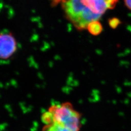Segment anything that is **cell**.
<instances>
[{
	"mask_svg": "<svg viewBox=\"0 0 131 131\" xmlns=\"http://www.w3.org/2000/svg\"><path fill=\"white\" fill-rule=\"evenodd\" d=\"M125 2L126 6L131 10V0H125Z\"/></svg>",
	"mask_w": 131,
	"mask_h": 131,
	"instance_id": "8992f818",
	"label": "cell"
},
{
	"mask_svg": "<svg viewBox=\"0 0 131 131\" xmlns=\"http://www.w3.org/2000/svg\"><path fill=\"white\" fill-rule=\"evenodd\" d=\"M87 29L91 35L97 36L101 34L103 30V28H102L101 23L98 21H97L90 23Z\"/></svg>",
	"mask_w": 131,
	"mask_h": 131,
	"instance_id": "5b68a950",
	"label": "cell"
},
{
	"mask_svg": "<svg viewBox=\"0 0 131 131\" xmlns=\"http://www.w3.org/2000/svg\"><path fill=\"white\" fill-rule=\"evenodd\" d=\"M17 42L9 32L0 33V59H10L17 50Z\"/></svg>",
	"mask_w": 131,
	"mask_h": 131,
	"instance_id": "3957f363",
	"label": "cell"
},
{
	"mask_svg": "<svg viewBox=\"0 0 131 131\" xmlns=\"http://www.w3.org/2000/svg\"><path fill=\"white\" fill-rule=\"evenodd\" d=\"M118 0H66L62 7L66 17L77 30L87 29L105 12L115 7Z\"/></svg>",
	"mask_w": 131,
	"mask_h": 131,
	"instance_id": "6da1fadb",
	"label": "cell"
},
{
	"mask_svg": "<svg viewBox=\"0 0 131 131\" xmlns=\"http://www.w3.org/2000/svg\"><path fill=\"white\" fill-rule=\"evenodd\" d=\"M81 114L75 110L70 102L52 104L41 116L44 125L56 122L74 131H79L81 127Z\"/></svg>",
	"mask_w": 131,
	"mask_h": 131,
	"instance_id": "7a4b0ae2",
	"label": "cell"
},
{
	"mask_svg": "<svg viewBox=\"0 0 131 131\" xmlns=\"http://www.w3.org/2000/svg\"><path fill=\"white\" fill-rule=\"evenodd\" d=\"M42 131H74L56 122H51L48 124L44 125Z\"/></svg>",
	"mask_w": 131,
	"mask_h": 131,
	"instance_id": "277c9868",
	"label": "cell"
}]
</instances>
